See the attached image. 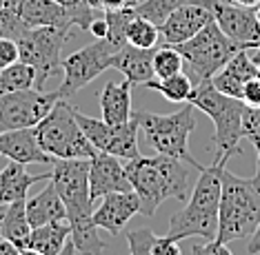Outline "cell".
<instances>
[{"label":"cell","mask_w":260,"mask_h":255,"mask_svg":"<svg viewBox=\"0 0 260 255\" xmlns=\"http://www.w3.org/2000/svg\"><path fill=\"white\" fill-rule=\"evenodd\" d=\"M51 182L60 195L67 220L72 224V242L76 253L100 255L105 251V242L98 235L93 224V200L89 193V160H56L51 164Z\"/></svg>","instance_id":"cell-1"},{"label":"cell","mask_w":260,"mask_h":255,"mask_svg":"<svg viewBox=\"0 0 260 255\" xmlns=\"http://www.w3.org/2000/svg\"><path fill=\"white\" fill-rule=\"evenodd\" d=\"M132 189L140 198V215L153 217L165 200L174 198L187 202L191 193V173L185 160L171 156H138L125 162Z\"/></svg>","instance_id":"cell-2"},{"label":"cell","mask_w":260,"mask_h":255,"mask_svg":"<svg viewBox=\"0 0 260 255\" xmlns=\"http://www.w3.org/2000/svg\"><path fill=\"white\" fill-rule=\"evenodd\" d=\"M227 160L216 158L214 164L200 169V175L187 198V204L169 220L167 235L176 240L205 238L216 240L218 235V209L222 191V169Z\"/></svg>","instance_id":"cell-3"},{"label":"cell","mask_w":260,"mask_h":255,"mask_svg":"<svg viewBox=\"0 0 260 255\" xmlns=\"http://www.w3.org/2000/svg\"><path fill=\"white\" fill-rule=\"evenodd\" d=\"M260 224V182L256 175L240 177L222 169V191L218 209L216 240L229 244L234 240H247Z\"/></svg>","instance_id":"cell-4"},{"label":"cell","mask_w":260,"mask_h":255,"mask_svg":"<svg viewBox=\"0 0 260 255\" xmlns=\"http://www.w3.org/2000/svg\"><path fill=\"white\" fill-rule=\"evenodd\" d=\"M189 102L214 120V147L216 158L229 160L232 156H240L242 147V120L247 114V104L240 98L224 96L211 85V80H205L193 87V93Z\"/></svg>","instance_id":"cell-5"},{"label":"cell","mask_w":260,"mask_h":255,"mask_svg":"<svg viewBox=\"0 0 260 255\" xmlns=\"http://www.w3.org/2000/svg\"><path fill=\"white\" fill-rule=\"evenodd\" d=\"M196 111L198 109L191 102H185L180 111L169 116L151 114V111H136L134 118L140 122L145 138L149 140V144L156 149V153L185 160L189 167H193L200 173L203 164L198 160H193L191 151H189V135L196 129L198 122Z\"/></svg>","instance_id":"cell-6"},{"label":"cell","mask_w":260,"mask_h":255,"mask_svg":"<svg viewBox=\"0 0 260 255\" xmlns=\"http://www.w3.org/2000/svg\"><path fill=\"white\" fill-rule=\"evenodd\" d=\"M180 51L189 78L193 85H200L205 80H211L214 76L227 64L240 49H247L240 43L232 40L227 33L218 27L216 20H209L200 31L189 38L187 43L171 45Z\"/></svg>","instance_id":"cell-7"},{"label":"cell","mask_w":260,"mask_h":255,"mask_svg":"<svg viewBox=\"0 0 260 255\" xmlns=\"http://www.w3.org/2000/svg\"><path fill=\"white\" fill-rule=\"evenodd\" d=\"M34 129H36L38 144L54 160H76V158L91 160L98 153L96 147L91 144L85 131L80 129L78 120H76L74 106L64 98L58 100L54 109Z\"/></svg>","instance_id":"cell-8"},{"label":"cell","mask_w":260,"mask_h":255,"mask_svg":"<svg viewBox=\"0 0 260 255\" xmlns=\"http://www.w3.org/2000/svg\"><path fill=\"white\" fill-rule=\"evenodd\" d=\"M72 29L62 27H36L27 29L16 38L20 60L36 69V89H43L45 82L62 71V47L72 38Z\"/></svg>","instance_id":"cell-9"},{"label":"cell","mask_w":260,"mask_h":255,"mask_svg":"<svg viewBox=\"0 0 260 255\" xmlns=\"http://www.w3.org/2000/svg\"><path fill=\"white\" fill-rule=\"evenodd\" d=\"M120 47L109 43L107 38H96V43L74 51L62 60V85L58 89L60 98L69 100L74 93H78L82 87H87L91 80H96L103 71L114 67V56Z\"/></svg>","instance_id":"cell-10"},{"label":"cell","mask_w":260,"mask_h":255,"mask_svg":"<svg viewBox=\"0 0 260 255\" xmlns=\"http://www.w3.org/2000/svg\"><path fill=\"white\" fill-rule=\"evenodd\" d=\"M74 114H76V120H78L80 129L85 131L91 144L96 147V151L111 153V156L125 160V162L140 156V149H138L140 122L136 118H132L125 124H107L103 118L98 120V118L85 116L78 109H74Z\"/></svg>","instance_id":"cell-11"},{"label":"cell","mask_w":260,"mask_h":255,"mask_svg":"<svg viewBox=\"0 0 260 255\" xmlns=\"http://www.w3.org/2000/svg\"><path fill=\"white\" fill-rule=\"evenodd\" d=\"M58 100H60L58 91H43V89L0 93V133L36 127L54 109Z\"/></svg>","instance_id":"cell-12"},{"label":"cell","mask_w":260,"mask_h":255,"mask_svg":"<svg viewBox=\"0 0 260 255\" xmlns=\"http://www.w3.org/2000/svg\"><path fill=\"white\" fill-rule=\"evenodd\" d=\"M211 14L218 27L232 40L240 43L247 49H256L260 43V22L256 20L253 7H242L238 3H224L216 0L211 5Z\"/></svg>","instance_id":"cell-13"},{"label":"cell","mask_w":260,"mask_h":255,"mask_svg":"<svg viewBox=\"0 0 260 255\" xmlns=\"http://www.w3.org/2000/svg\"><path fill=\"white\" fill-rule=\"evenodd\" d=\"M209 20H214L209 7L205 5H182L174 9L165 20L158 25L162 45H180L193 38Z\"/></svg>","instance_id":"cell-14"},{"label":"cell","mask_w":260,"mask_h":255,"mask_svg":"<svg viewBox=\"0 0 260 255\" xmlns=\"http://www.w3.org/2000/svg\"><path fill=\"white\" fill-rule=\"evenodd\" d=\"M132 191V182L127 177L125 162L111 153L98 151L89 160V193L91 200H100L107 193Z\"/></svg>","instance_id":"cell-15"},{"label":"cell","mask_w":260,"mask_h":255,"mask_svg":"<svg viewBox=\"0 0 260 255\" xmlns=\"http://www.w3.org/2000/svg\"><path fill=\"white\" fill-rule=\"evenodd\" d=\"M136 213H140V198L134 189L107 193L105 198H100L98 209H93V224L116 238Z\"/></svg>","instance_id":"cell-16"},{"label":"cell","mask_w":260,"mask_h":255,"mask_svg":"<svg viewBox=\"0 0 260 255\" xmlns=\"http://www.w3.org/2000/svg\"><path fill=\"white\" fill-rule=\"evenodd\" d=\"M0 156L20 164H54L56 160L38 144L36 129H14L0 133Z\"/></svg>","instance_id":"cell-17"},{"label":"cell","mask_w":260,"mask_h":255,"mask_svg":"<svg viewBox=\"0 0 260 255\" xmlns=\"http://www.w3.org/2000/svg\"><path fill=\"white\" fill-rule=\"evenodd\" d=\"M258 69L260 67L251 60L249 49H240L232 60H229L214 76V78H211V85H214L220 93H224V96L240 98L242 96V87H245L251 78H256Z\"/></svg>","instance_id":"cell-18"},{"label":"cell","mask_w":260,"mask_h":255,"mask_svg":"<svg viewBox=\"0 0 260 255\" xmlns=\"http://www.w3.org/2000/svg\"><path fill=\"white\" fill-rule=\"evenodd\" d=\"M18 16L27 29L36 27H62L72 29V11L58 5L56 0H18Z\"/></svg>","instance_id":"cell-19"},{"label":"cell","mask_w":260,"mask_h":255,"mask_svg":"<svg viewBox=\"0 0 260 255\" xmlns=\"http://www.w3.org/2000/svg\"><path fill=\"white\" fill-rule=\"evenodd\" d=\"M132 82H107L98 93L100 118L107 124H125L134 118L132 106Z\"/></svg>","instance_id":"cell-20"},{"label":"cell","mask_w":260,"mask_h":255,"mask_svg":"<svg viewBox=\"0 0 260 255\" xmlns=\"http://www.w3.org/2000/svg\"><path fill=\"white\" fill-rule=\"evenodd\" d=\"M153 51L156 49H138L132 45H122L114 56V67L125 76L127 82L132 85H147L149 80L156 78L153 74Z\"/></svg>","instance_id":"cell-21"},{"label":"cell","mask_w":260,"mask_h":255,"mask_svg":"<svg viewBox=\"0 0 260 255\" xmlns=\"http://www.w3.org/2000/svg\"><path fill=\"white\" fill-rule=\"evenodd\" d=\"M27 164H20V162H11L0 171V206H7L16 200H27V193L36 182H43V180H49L51 177V171L49 173H38V175H31L27 173Z\"/></svg>","instance_id":"cell-22"},{"label":"cell","mask_w":260,"mask_h":255,"mask_svg":"<svg viewBox=\"0 0 260 255\" xmlns=\"http://www.w3.org/2000/svg\"><path fill=\"white\" fill-rule=\"evenodd\" d=\"M25 209H27V217H29V224L34 227H43V224H49V222H58V220H67V211H64V204L58 195L54 182L49 180L43 191L34 198H27L25 202Z\"/></svg>","instance_id":"cell-23"},{"label":"cell","mask_w":260,"mask_h":255,"mask_svg":"<svg viewBox=\"0 0 260 255\" xmlns=\"http://www.w3.org/2000/svg\"><path fill=\"white\" fill-rule=\"evenodd\" d=\"M69 240H72V224L69 220H58L43 227H34L27 246L36 248L43 255H58Z\"/></svg>","instance_id":"cell-24"},{"label":"cell","mask_w":260,"mask_h":255,"mask_svg":"<svg viewBox=\"0 0 260 255\" xmlns=\"http://www.w3.org/2000/svg\"><path fill=\"white\" fill-rule=\"evenodd\" d=\"M27 200H16V202L7 204L0 213V233L5 240H9L11 244H16L18 248H25L31 235V224L27 217L25 209Z\"/></svg>","instance_id":"cell-25"},{"label":"cell","mask_w":260,"mask_h":255,"mask_svg":"<svg viewBox=\"0 0 260 255\" xmlns=\"http://www.w3.org/2000/svg\"><path fill=\"white\" fill-rule=\"evenodd\" d=\"M145 87L158 91L165 100H169V102H189L196 85H193L187 74L180 71V74L169 76V78H153V80L147 82Z\"/></svg>","instance_id":"cell-26"},{"label":"cell","mask_w":260,"mask_h":255,"mask_svg":"<svg viewBox=\"0 0 260 255\" xmlns=\"http://www.w3.org/2000/svg\"><path fill=\"white\" fill-rule=\"evenodd\" d=\"M25 89H36V69L31 64L18 60L0 69V93L25 91Z\"/></svg>","instance_id":"cell-27"},{"label":"cell","mask_w":260,"mask_h":255,"mask_svg":"<svg viewBox=\"0 0 260 255\" xmlns=\"http://www.w3.org/2000/svg\"><path fill=\"white\" fill-rule=\"evenodd\" d=\"M158 43H160L158 25L136 14L134 20L127 27V45L138 47V49H156Z\"/></svg>","instance_id":"cell-28"},{"label":"cell","mask_w":260,"mask_h":255,"mask_svg":"<svg viewBox=\"0 0 260 255\" xmlns=\"http://www.w3.org/2000/svg\"><path fill=\"white\" fill-rule=\"evenodd\" d=\"M134 16H136V9L132 7V5L120 7V9L105 11V20H107V40L109 43H114L116 47L127 45V27H129V22L134 20Z\"/></svg>","instance_id":"cell-29"},{"label":"cell","mask_w":260,"mask_h":255,"mask_svg":"<svg viewBox=\"0 0 260 255\" xmlns=\"http://www.w3.org/2000/svg\"><path fill=\"white\" fill-rule=\"evenodd\" d=\"M185 69V60H182L180 51L171 45H160L153 51V74L156 78H169Z\"/></svg>","instance_id":"cell-30"},{"label":"cell","mask_w":260,"mask_h":255,"mask_svg":"<svg viewBox=\"0 0 260 255\" xmlns=\"http://www.w3.org/2000/svg\"><path fill=\"white\" fill-rule=\"evenodd\" d=\"M153 240H156V233H153L151 229H147V227L127 231L129 255H149Z\"/></svg>","instance_id":"cell-31"},{"label":"cell","mask_w":260,"mask_h":255,"mask_svg":"<svg viewBox=\"0 0 260 255\" xmlns=\"http://www.w3.org/2000/svg\"><path fill=\"white\" fill-rule=\"evenodd\" d=\"M242 135L256 147L260 144V106H247L245 120H242Z\"/></svg>","instance_id":"cell-32"},{"label":"cell","mask_w":260,"mask_h":255,"mask_svg":"<svg viewBox=\"0 0 260 255\" xmlns=\"http://www.w3.org/2000/svg\"><path fill=\"white\" fill-rule=\"evenodd\" d=\"M149 255H182L180 240L171 238V235H156Z\"/></svg>","instance_id":"cell-33"},{"label":"cell","mask_w":260,"mask_h":255,"mask_svg":"<svg viewBox=\"0 0 260 255\" xmlns=\"http://www.w3.org/2000/svg\"><path fill=\"white\" fill-rule=\"evenodd\" d=\"M20 60L18 43L14 38H0V69L9 67V64Z\"/></svg>","instance_id":"cell-34"},{"label":"cell","mask_w":260,"mask_h":255,"mask_svg":"<svg viewBox=\"0 0 260 255\" xmlns=\"http://www.w3.org/2000/svg\"><path fill=\"white\" fill-rule=\"evenodd\" d=\"M240 100L247 106H260V78H258V76H256V78H251L245 87H242Z\"/></svg>","instance_id":"cell-35"},{"label":"cell","mask_w":260,"mask_h":255,"mask_svg":"<svg viewBox=\"0 0 260 255\" xmlns=\"http://www.w3.org/2000/svg\"><path fill=\"white\" fill-rule=\"evenodd\" d=\"M193 255H234L229 251L227 244L218 240H207V244H198L193 246Z\"/></svg>","instance_id":"cell-36"},{"label":"cell","mask_w":260,"mask_h":255,"mask_svg":"<svg viewBox=\"0 0 260 255\" xmlns=\"http://www.w3.org/2000/svg\"><path fill=\"white\" fill-rule=\"evenodd\" d=\"M87 31H89L91 35H96V38H107V20H105V11L91 22Z\"/></svg>","instance_id":"cell-37"},{"label":"cell","mask_w":260,"mask_h":255,"mask_svg":"<svg viewBox=\"0 0 260 255\" xmlns=\"http://www.w3.org/2000/svg\"><path fill=\"white\" fill-rule=\"evenodd\" d=\"M96 5L103 11H111V9H120L127 7V0H96Z\"/></svg>","instance_id":"cell-38"},{"label":"cell","mask_w":260,"mask_h":255,"mask_svg":"<svg viewBox=\"0 0 260 255\" xmlns=\"http://www.w3.org/2000/svg\"><path fill=\"white\" fill-rule=\"evenodd\" d=\"M247 251H249L251 255L260 253V224H258V229L253 231V235L249 238V246H247Z\"/></svg>","instance_id":"cell-39"},{"label":"cell","mask_w":260,"mask_h":255,"mask_svg":"<svg viewBox=\"0 0 260 255\" xmlns=\"http://www.w3.org/2000/svg\"><path fill=\"white\" fill-rule=\"evenodd\" d=\"M20 248L16 246V244H11L9 240H0V255H18Z\"/></svg>","instance_id":"cell-40"},{"label":"cell","mask_w":260,"mask_h":255,"mask_svg":"<svg viewBox=\"0 0 260 255\" xmlns=\"http://www.w3.org/2000/svg\"><path fill=\"white\" fill-rule=\"evenodd\" d=\"M58 255H76V246H74V242L69 240L67 244H64V248H62V251L58 253Z\"/></svg>","instance_id":"cell-41"},{"label":"cell","mask_w":260,"mask_h":255,"mask_svg":"<svg viewBox=\"0 0 260 255\" xmlns=\"http://www.w3.org/2000/svg\"><path fill=\"white\" fill-rule=\"evenodd\" d=\"M249 53H251V60H253V62H256L258 67H260V43H258L256 49H249Z\"/></svg>","instance_id":"cell-42"},{"label":"cell","mask_w":260,"mask_h":255,"mask_svg":"<svg viewBox=\"0 0 260 255\" xmlns=\"http://www.w3.org/2000/svg\"><path fill=\"white\" fill-rule=\"evenodd\" d=\"M238 5H242V7H258L260 0H236Z\"/></svg>","instance_id":"cell-43"},{"label":"cell","mask_w":260,"mask_h":255,"mask_svg":"<svg viewBox=\"0 0 260 255\" xmlns=\"http://www.w3.org/2000/svg\"><path fill=\"white\" fill-rule=\"evenodd\" d=\"M18 255H43V253L36 251V248H29V246H25V248H20V251H18Z\"/></svg>","instance_id":"cell-44"},{"label":"cell","mask_w":260,"mask_h":255,"mask_svg":"<svg viewBox=\"0 0 260 255\" xmlns=\"http://www.w3.org/2000/svg\"><path fill=\"white\" fill-rule=\"evenodd\" d=\"M253 11H256V20L260 22V5H258V7H253Z\"/></svg>","instance_id":"cell-45"},{"label":"cell","mask_w":260,"mask_h":255,"mask_svg":"<svg viewBox=\"0 0 260 255\" xmlns=\"http://www.w3.org/2000/svg\"><path fill=\"white\" fill-rule=\"evenodd\" d=\"M256 149H258V167H260V144L256 147Z\"/></svg>","instance_id":"cell-46"},{"label":"cell","mask_w":260,"mask_h":255,"mask_svg":"<svg viewBox=\"0 0 260 255\" xmlns=\"http://www.w3.org/2000/svg\"><path fill=\"white\" fill-rule=\"evenodd\" d=\"M136 3H138V0H127V5H136Z\"/></svg>","instance_id":"cell-47"},{"label":"cell","mask_w":260,"mask_h":255,"mask_svg":"<svg viewBox=\"0 0 260 255\" xmlns=\"http://www.w3.org/2000/svg\"><path fill=\"white\" fill-rule=\"evenodd\" d=\"M3 209H5V206H3ZM3 209H0V213H3ZM0 240H3V233H0Z\"/></svg>","instance_id":"cell-48"},{"label":"cell","mask_w":260,"mask_h":255,"mask_svg":"<svg viewBox=\"0 0 260 255\" xmlns=\"http://www.w3.org/2000/svg\"><path fill=\"white\" fill-rule=\"evenodd\" d=\"M0 209H3V206H0Z\"/></svg>","instance_id":"cell-49"}]
</instances>
